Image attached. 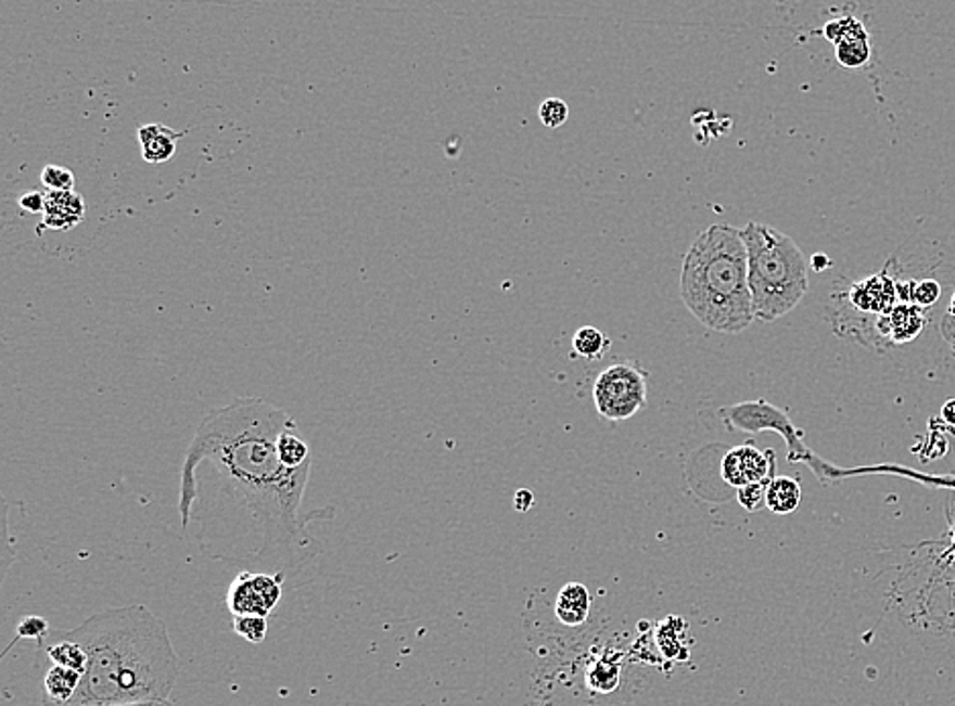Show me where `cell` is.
I'll return each mask as SVG.
<instances>
[{
  "label": "cell",
  "instance_id": "17",
  "mask_svg": "<svg viewBox=\"0 0 955 706\" xmlns=\"http://www.w3.org/2000/svg\"><path fill=\"white\" fill-rule=\"evenodd\" d=\"M836 57L843 67L866 66L870 62V43L868 37H856V39H848L841 41L840 46H836Z\"/></svg>",
  "mask_w": 955,
  "mask_h": 706
},
{
  "label": "cell",
  "instance_id": "30",
  "mask_svg": "<svg viewBox=\"0 0 955 706\" xmlns=\"http://www.w3.org/2000/svg\"><path fill=\"white\" fill-rule=\"evenodd\" d=\"M952 313H955V292L954 296H952Z\"/></svg>",
  "mask_w": 955,
  "mask_h": 706
},
{
  "label": "cell",
  "instance_id": "4",
  "mask_svg": "<svg viewBox=\"0 0 955 706\" xmlns=\"http://www.w3.org/2000/svg\"><path fill=\"white\" fill-rule=\"evenodd\" d=\"M748 281L757 322H775L797 308L808 290L807 259L789 234L762 222L741 229Z\"/></svg>",
  "mask_w": 955,
  "mask_h": 706
},
{
  "label": "cell",
  "instance_id": "3",
  "mask_svg": "<svg viewBox=\"0 0 955 706\" xmlns=\"http://www.w3.org/2000/svg\"><path fill=\"white\" fill-rule=\"evenodd\" d=\"M680 297L709 330L740 334L756 320L741 229L713 224L701 230L683 259Z\"/></svg>",
  "mask_w": 955,
  "mask_h": 706
},
{
  "label": "cell",
  "instance_id": "16",
  "mask_svg": "<svg viewBox=\"0 0 955 706\" xmlns=\"http://www.w3.org/2000/svg\"><path fill=\"white\" fill-rule=\"evenodd\" d=\"M610 338L595 326H583L573 336V350L581 359L599 361L610 350Z\"/></svg>",
  "mask_w": 955,
  "mask_h": 706
},
{
  "label": "cell",
  "instance_id": "22",
  "mask_svg": "<svg viewBox=\"0 0 955 706\" xmlns=\"http://www.w3.org/2000/svg\"><path fill=\"white\" fill-rule=\"evenodd\" d=\"M15 633H17V636H15V641L35 640L39 643V641H43L50 636L51 629L50 624H48L43 617L29 615V617H23V619L18 621Z\"/></svg>",
  "mask_w": 955,
  "mask_h": 706
},
{
  "label": "cell",
  "instance_id": "15",
  "mask_svg": "<svg viewBox=\"0 0 955 706\" xmlns=\"http://www.w3.org/2000/svg\"><path fill=\"white\" fill-rule=\"evenodd\" d=\"M887 322L890 326L887 334L894 343H908L925 329V316L919 306H896L892 308V312L887 313Z\"/></svg>",
  "mask_w": 955,
  "mask_h": 706
},
{
  "label": "cell",
  "instance_id": "5",
  "mask_svg": "<svg viewBox=\"0 0 955 706\" xmlns=\"http://www.w3.org/2000/svg\"><path fill=\"white\" fill-rule=\"evenodd\" d=\"M595 408L610 422H626L648 403V373L638 362H615L594 383Z\"/></svg>",
  "mask_w": 955,
  "mask_h": 706
},
{
  "label": "cell",
  "instance_id": "25",
  "mask_svg": "<svg viewBox=\"0 0 955 706\" xmlns=\"http://www.w3.org/2000/svg\"><path fill=\"white\" fill-rule=\"evenodd\" d=\"M46 204H48V197L43 192H27L18 200V206L25 213L31 214H46Z\"/></svg>",
  "mask_w": 955,
  "mask_h": 706
},
{
  "label": "cell",
  "instance_id": "9",
  "mask_svg": "<svg viewBox=\"0 0 955 706\" xmlns=\"http://www.w3.org/2000/svg\"><path fill=\"white\" fill-rule=\"evenodd\" d=\"M848 297L852 306L862 312L890 313L894 308L896 290L887 275H874L852 285Z\"/></svg>",
  "mask_w": 955,
  "mask_h": 706
},
{
  "label": "cell",
  "instance_id": "28",
  "mask_svg": "<svg viewBox=\"0 0 955 706\" xmlns=\"http://www.w3.org/2000/svg\"><path fill=\"white\" fill-rule=\"evenodd\" d=\"M811 265H813V269H817V271H824L825 267H829V259L825 257V255H813V259H811Z\"/></svg>",
  "mask_w": 955,
  "mask_h": 706
},
{
  "label": "cell",
  "instance_id": "24",
  "mask_svg": "<svg viewBox=\"0 0 955 706\" xmlns=\"http://www.w3.org/2000/svg\"><path fill=\"white\" fill-rule=\"evenodd\" d=\"M911 294H913V299H915V304L919 308H929L941 297V285H939L938 281L933 280L919 281V283L913 285Z\"/></svg>",
  "mask_w": 955,
  "mask_h": 706
},
{
  "label": "cell",
  "instance_id": "14",
  "mask_svg": "<svg viewBox=\"0 0 955 706\" xmlns=\"http://www.w3.org/2000/svg\"><path fill=\"white\" fill-rule=\"evenodd\" d=\"M801 483L792 477H775L766 489V508L776 515H789L801 505Z\"/></svg>",
  "mask_w": 955,
  "mask_h": 706
},
{
  "label": "cell",
  "instance_id": "13",
  "mask_svg": "<svg viewBox=\"0 0 955 706\" xmlns=\"http://www.w3.org/2000/svg\"><path fill=\"white\" fill-rule=\"evenodd\" d=\"M82 672L62 668V666H48L43 673V692H46V706H67L76 692L80 689Z\"/></svg>",
  "mask_w": 955,
  "mask_h": 706
},
{
  "label": "cell",
  "instance_id": "26",
  "mask_svg": "<svg viewBox=\"0 0 955 706\" xmlns=\"http://www.w3.org/2000/svg\"><path fill=\"white\" fill-rule=\"evenodd\" d=\"M513 503H515V510L518 511H527L532 508V503H534V495L530 493L527 489H522V491H518L515 493V499H513Z\"/></svg>",
  "mask_w": 955,
  "mask_h": 706
},
{
  "label": "cell",
  "instance_id": "18",
  "mask_svg": "<svg viewBox=\"0 0 955 706\" xmlns=\"http://www.w3.org/2000/svg\"><path fill=\"white\" fill-rule=\"evenodd\" d=\"M824 35L827 41H831L833 46H840L841 41H848V39L868 37V31L862 25V21H857L852 15H845V17L829 21L824 27Z\"/></svg>",
  "mask_w": 955,
  "mask_h": 706
},
{
  "label": "cell",
  "instance_id": "27",
  "mask_svg": "<svg viewBox=\"0 0 955 706\" xmlns=\"http://www.w3.org/2000/svg\"><path fill=\"white\" fill-rule=\"evenodd\" d=\"M941 418L945 420V424L955 426V399H950V401L943 403V408H941Z\"/></svg>",
  "mask_w": 955,
  "mask_h": 706
},
{
  "label": "cell",
  "instance_id": "23",
  "mask_svg": "<svg viewBox=\"0 0 955 706\" xmlns=\"http://www.w3.org/2000/svg\"><path fill=\"white\" fill-rule=\"evenodd\" d=\"M768 483H771V480H766V483H756V485H748V487H743V489H738V501H740L741 508L746 511H750V513L766 508V489H768Z\"/></svg>",
  "mask_w": 955,
  "mask_h": 706
},
{
  "label": "cell",
  "instance_id": "7",
  "mask_svg": "<svg viewBox=\"0 0 955 706\" xmlns=\"http://www.w3.org/2000/svg\"><path fill=\"white\" fill-rule=\"evenodd\" d=\"M285 578L267 573H239L227 592L232 617H269L283 594Z\"/></svg>",
  "mask_w": 955,
  "mask_h": 706
},
{
  "label": "cell",
  "instance_id": "29",
  "mask_svg": "<svg viewBox=\"0 0 955 706\" xmlns=\"http://www.w3.org/2000/svg\"><path fill=\"white\" fill-rule=\"evenodd\" d=\"M123 706H176L171 701H157V703H139V705H123Z\"/></svg>",
  "mask_w": 955,
  "mask_h": 706
},
{
  "label": "cell",
  "instance_id": "20",
  "mask_svg": "<svg viewBox=\"0 0 955 706\" xmlns=\"http://www.w3.org/2000/svg\"><path fill=\"white\" fill-rule=\"evenodd\" d=\"M41 183L50 192H74V174L62 165H46L41 171Z\"/></svg>",
  "mask_w": 955,
  "mask_h": 706
},
{
  "label": "cell",
  "instance_id": "21",
  "mask_svg": "<svg viewBox=\"0 0 955 706\" xmlns=\"http://www.w3.org/2000/svg\"><path fill=\"white\" fill-rule=\"evenodd\" d=\"M540 123L548 129H559L569 120V104L562 99H546L538 108Z\"/></svg>",
  "mask_w": 955,
  "mask_h": 706
},
{
  "label": "cell",
  "instance_id": "2",
  "mask_svg": "<svg viewBox=\"0 0 955 706\" xmlns=\"http://www.w3.org/2000/svg\"><path fill=\"white\" fill-rule=\"evenodd\" d=\"M86 652L82 682L67 706H123L169 701L180 678L167 625L145 605L104 608L62 631Z\"/></svg>",
  "mask_w": 955,
  "mask_h": 706
},
{
  "label": "cell",
  "instance_id": "12",
  "mask_svg": "<svg viewBox=\"0 0 955 706\" xmlns=\"http://www.w3.org/2000/svg\"><path fill=\"white\" fill-rule=\"evenodd\" d=\"M589 608H591V594L585 585L569 582L560 589L557 605H555V613H557V619L560 624L566 625V627H577V625L585 624L589 617Z\"/></svg>",
  "mask_w": 955,
  "mask_h": 706
},
{
  "label": "cell",
  "instance_id": "8",
  "mask_svg": "<svg viewBox=\"0 0 955 706\" xmlns=\"http://www.w3.org/2000/svg\"><path fill=\"white\" fill-rule=\"evenodd\" d=\"M775 471V450H760L752 442L734 446L722 459V478L734 489L773 480Z\"/></svg>",
  "mask_w": 955,
  "mask_h": 706
},
{
  "label": "cell",
  "instance_id": "10",
  "mask_svg": "<svg viewBox=\"0 0 955 706\" xmlns=\"http://www.w3.org/2000/svg\"><path fill=\"white\" fill-rule=\"evenodd\" d=\"M41 229L69 230L84 218V200L74 192H48Z\"/></svg>",
  "mask_w": 955,
  "mask_h": 706
},
{
  "label": "cell",
  "instance_id": "6",
  "mask_svg": "<svg viewBox=\"0 0 955 706\" xmlns=\"http://www.w3.org/2000/svg\"><path fill=\"white\" fill-rule=\"evenodd\" d=\"M717 415L725 422V426L729 429H738V432H748V434H757V432H776L785 438V442L789 446V460L791 462H813V454L808 452L807 446L801 440V432L794 427L789 415L782 410H778L773 403H768L766 399H756V401H743L738 406H727L717 411Z\"/></svg>",
  "mask_w": 955,
  "mask_h": 706
},
{
  "label": "cell",
  "instance_id": "1",
  "mask_svg": "<svg viewBox=\"0 0 955 706\" xmlns=\"http://www.w3.org/2000/svg\"><path fill=\"white\" fill-rule=\"evenodd\" d=\"M292 422L259 397L208 411L183 457L178 511L183 531L199 524L206 559L300 585L322 556L310 524L332 519L334 508L304 511L313 464L292 468L278 457L281 432Z\"/></svg>",
  "mask_w": 955,
  "mask_h": 706
},
{
  "label": "cell",
  "instance_id": "19",
  "mask_svg": "<svg viewBox=\"0 0 955 706\" xmlns=\"http://www.w3.org/2000/svg\"><path fill=\"white\" fill-rule=\"evenodd\" d=\"M232 631L249 643H264L267 638L265 617H232Z\"/></svg>",
  "mask_w": 955,
  "mask_h": 706
},
{
  "label": "cell",
  "instance_id": "11",
  "mask_svg": "<svg viewBox=\"0 0 955 706\" xmlns=\"http://www.w3.org/2000/svg\"><path fill=\"white\" fill-rule=\"evenodd\" d=\"M186 132L174 131L165 125H145L139 129L141 155L148 164H165L174 157L176 145Z\"/></svg>",
  "mask_w": 955,
  "mask_h": 706
}]
</instances>
